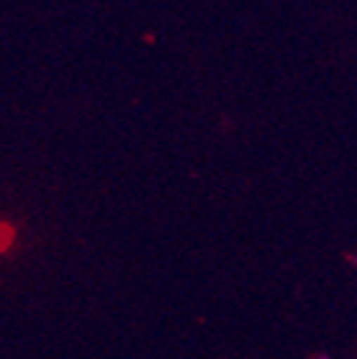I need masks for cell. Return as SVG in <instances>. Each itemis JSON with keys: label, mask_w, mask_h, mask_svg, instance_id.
<instances>
[]
</instances>
